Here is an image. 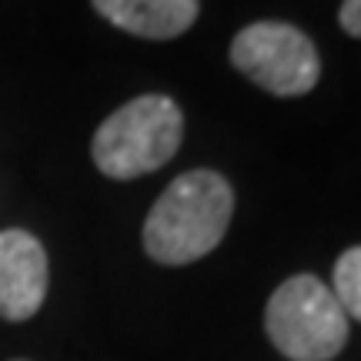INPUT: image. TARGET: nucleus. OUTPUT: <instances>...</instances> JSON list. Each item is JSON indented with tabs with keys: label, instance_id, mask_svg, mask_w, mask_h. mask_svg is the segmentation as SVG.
Wrapping results in <instances>:
<instances>
[{
	"label": "nucleus",
	"instance_id": "nucleus-1",
	"mask_svg": "<svg viewBox=\"0 0 361 361\" xmlns=\"http://www.w3.org/2000/svg\"><path fill=\"white\" fill-rule=\"evenodd\" d=\"M234 214V188L211 168L184 171L164 188L144 221L147 258L168 268L201 261L221 245Z\"/></svg>",
	"mask_w": 361,
	"mask_h": 361
},
{
	"label": "nucleus",
	"instance_id": "nucleus-2",
	"mask_svg": "<svg viewBox=\"0 0 361 361\" xmlns=\"http://www.w3.org/2000/svg\"><path fill=\"white\" fill-rule=\"evenodd\" d=\"M180 141L184 114L178 104L164 94H141L117 107L97 128L90 141V157L107 178L134 180L164 168L180 151Z\"/></svg>",
	"mask_w": 361,
	"mask_h": 361
},
{
	"label": "nucleus",
	"instance_id": "nucleus-3",
	"mask_svg": "<svg viewBox=\"0 0 361 361\" xmlns=\"http://www.w3.org/2000/svg\"><path fill=\"white\" fill-rule=\"evenodd\" d=\"M264 331L291 361H331L348 345V318L331 288L314 274H295L274 288L264 308Z\"/></svg>",
	"mask_w": 361,
	"mask_h": 361
},
{
	"label": "nucleus",
	"instance_id": "nucleus-4",
	"mask_svg": "<svg viewBox=\"0 0 361 361\" xmlns=\"http://www.w3.org/2000/svg\"><path fill=\"white\" fill-rule=\"evenodd\" d=\"M231 64L274 97L311 94L322 80V57L314 40L284 20H255L241 27L231 40Z\"/></svg>",
	"mask_w": 361,
	"mask_h": 361
},
{
	"label": "nucleus",
	"instance_id": "nucleus-5",
	"mask_svg": "<svg viewBox=\"0 0 361 361\" xmlns=\"http://www.w3.org/2000/svg\"><path fill=\"white\" fill-rule=\"evenodd\" d=\"M47 298V255L30 231H0V318L27 322Z\"/></svg>",
	"mask_w": 361,
	"mask_h": 361
},
{
	"label": "nucleus",
	"instance_id": "nucleus-6",
	"mask_svg": "<svg viewBox=\"0 0 361 361\" xmlns=\"http://www.w3.org/2000/svg\"><path fill=\"white\" fill-rule=\"evenodd\" d=\"M107 24L144 40H174L188 34L201 13V0H90Z\"/></svg>",
	"mask_w": 361,
	"mask_h": 361
},
{
	"label": "nucleus",
	"instance_id": "nucleus-7",
	"mask_svg": "<svg viewBox=\"0 0 361 361\" xmlns=\"http://www.w3.org/2000/svg\"><path fill=\"white\" fill-rule=\"evenodd\" d=\"M335 301L341 305L348 322H361V245L348 247L335 261Z\"/></svg>",
	"mask_w": 361,
	"mask_h": 361
},
{
	"label": "nucleus",
	"instance_id": "nucleus-8",
	"mask_svg": "<svg viewBox=\"0 0 361 361\" xmlns=\"http://www.w3.org/2000/svg\"><path fill=\"white\" fill-rule=\"evenodd\" d=\"M338 24L348 37L361 40V0H341V11H338Z\"/></svg>",
	"mask_w": 361,
	"mask_h": 361
}]
</instances>
